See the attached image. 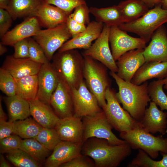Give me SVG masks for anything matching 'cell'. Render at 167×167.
Returning a JSON list of instances; mask_svg holds the SVG:
<instances>
[{
  "mask_svg": "<svg viewBox=\"0 0 167 167\" xmlns=\"http://www.w3.org/2000/svg\"><path fill=\"white\" fill-rule=\"evenodd\" d=\"M109 74L118 85V92L115 94L118 102L132 118L140 121L148 103L151 101L148 94V81L137 85L124 80L115 72L110 71Z\"/></svg>",
  "mask_w": 167,
  "mask_h": 167,
  "instance_id": "1",
  "label": "cell"
},
{
  "mask_svg": "<svg viewBox=\"0 0 167 167\" xmlns=\"http://www.w3.org/2000/svg\"><path fill=\"white\" fill-rule=\"evenodd\" d=\"M126 142L113 145L107 140L95 137L89 138L82 145L81 154L92 158L96 167H117L131 153Z\"/></svg>",
  "mask_w": 167,
  "mask_h": 167,
  "instance_id": "2",
  "label": "cell"
},
{
  "mask_svg": "<svg viewBox=\"0 0 167 167\" xmlns=\"http://www.w3.org/2000/svg\"><path fill=\"white\" fill-rule=\"evenodd\" d=\"M51 63L60 80L71 89L78 88L84 80V59L77 49L54 54Z\"/></svg>",
  "mask_w": 167,
  "mask_h": 167,
  "instance_id": "3",
  "label": "cell"
},
{
  "mask_svg": "<svg viewBox=\"0 0 167 167\" xmlns=\"http://www.w3.org/2000/svg\"><path fill=\"white\" fill-rule=\"evenodd\" d=\"M83 55L84 79L88 88L96 97L100 106L103 109L106 104L105 92L108 88H111V85L108 68L92 58Z\"/></svg>",
  "mask_w": 167,
  "mask_h": 167,
  "instance_id": "4",
  "label": "cell"
},
{
  "mask_svg": "<svg viewBox=\"0 0 167 167\" xmlns=\"http://www.w3.org/2000/svg\"><path fill=\"white\" fill-rule=\"evenodd\" d=\"M120 136L132 149L142 150L153 159L158 157L159 152L167 153V138L153 135L144 130L140 124L131 130L120 132Z\"/></svg>",
  "mask_w": 167,
  "mask_h": 167,
  "instance_id": "5",
  "label": "cell"
},
{
  "mask_svg": "<svg viewBox=\"0 0 167 167\" xmlns=\"http://www.w3.org/2000/svg\"><path fill=\"white\" fill-rule=\"evenodd\" d=\"M167 23V9L162 7L161 4L156 5L138 19L123 23L118 27L126 32L137 34L147 43L154 32L160 27Z\"/></svg>",
  "mask_w": 167,
  "mask_h": 167,
  "instance_id": "6",
  "label": "cell"
},
{
  "mask_svg": "<svg viewBox=\"0 0 167 167\" xmlns=\"http://www.w3.org/2000/svg\"><path fill=\"white\" fill-rule=\"evenodd\" d=\"M83 126V142L95 137L106 139L110 143L119 145L126 143L118 138L113 132V128L102 110L94 114L82 118Z\"/></svg>",
  "mask_w": 167,
  "mask_h": 167,
  "instance_id": "7",
  "label": "cell"
},
{
  "mask_svg": "<svg viewBox=\"0 0 167 167\" xmlns=\"http://www.w3.org/2000/svg\"><path fill=\"white\" fill-rule=\"evenodd\" d=\"M116 92L111 88L105 93L106 104L102 109L108 121L113 128L120 132L131 130L139 125L140 123L121 106Z\"/></svg>",
  "mask_w": 167,
  "mask_h": 167,
  "instance_id": "8",
  "label": "cell"
},
{
  "mask_svg": "<svg viewBox=\"0 0 167 167\" xmlns=\"http://www.w3.org/2000/svg\"><path fill=\"white\" fill-rule=\"evenodd\" d=\"M33 37L41 47L50 62L56 51L72 36L64 23L54 27L41 29Z\"/></svg>",
  "mask_w": 167,
  "mask_h": 167,
  "instance_id": "9",
  "label": "cell"
},
{
  "mask_svg": "<svg viewBox=\"0 0 167 167\" xmlns=\"http://www.w3.org/2000/svg\"><path fill=\"white\" fill-rule=\"evenodd\" d=\"M110 27L104 24L98 38L82 54L89 56L100 62L110 71L117 73L118 67L109 46V35Z\"/></svg>",
  "mask_w": 167,
  "mask_h": 167,
  "instance_id": "10",
  "label": "cell"
},
{
  "mask_svg": "<svg viewBox=\"0 0 167 167\" xmlns=\"http://www.w3.org/2000/svg\"><path fill=\"white\" fill-rule=\"evenodd\" d=\"M109 41L113 56L116 61L128 51L144 49L147 43L140 37H135L129 35L127 32L121 29L118 26L110 27Z\"/></svg>",
  "mask_w": 167,
  "mask_h": 167,
  "instance_id": "11",
  "label": "cell"
},
{
  "mask_svg": "<svg viewBox=\"0 0 167 167\" xmlns=\"http://www.w3.org/2000/svg\"><path fill=\"white\" fill-rule=\"evenodd\" d=\"M74 115L82 118L102 110L95 96L88 88L84 80L77 89H71Z\"/></svg>",
  "mask_w": 167,
  "mask_h": 167,
  "instance_id": "12",
  "label": "cell"
},
{
  "mask_svg": "<svg viewBox=\"0 0 167 167\" xmlns=\"http://www.w3.org/2000/svg\"><path fill=\"white\" fill-rule=\"evenodd\" d=\"M104 24L96 21H92L87 25L86 29L75 36L65 43L58 50L59 52L77 49H86L92 44L101 34Z\"/></svg>",
  "mask_w": 167,
  "mask_h": 167,
  "instance_id": "13",
  "label": "cell"
},
{
  "mask_svg": "<svg viewBox=\"0 0 167 167\" xmlns=\"http://www.w3.org/2000/svg\"><path fill=\"white\" fill-rule=\"evenodd\" d=\"M38 75V91L36 98L50 105L51 96L56 88L59 78L50 62L43 64Z\"/></svg>",
  "mask_w": 167,
  "mask_h": 167,
  "instance_id": "14",
  "label": "cell"
},
{
  "mask_svg": "<svg viewBox=\"0 0 167 167\" xmlns=\"http://www.w3.org/2000/svg\"><path fill=\"white\" fill-rule=\"evenodd\" d=\"M144 49H137L128 51L116 61L117 75L125 81L131 82L135 74L145 62Z\"/></svg>",
  "mask_w": 167,
  "mask_h": 167,
  "instance_id": "15",
  "label": "cell"
},
{
  "mask_svg": "<svg viewBox=\"0 0 167 167\" xmlns=\"http://www.w3.org/2000/svg\"><path fill=\"white\" fill-rule=\"evenodd\" d=\"M50 105L60 119L74 115L71 89L59 80L56 88L51 96Z\"/></svg>",
  "mask_w": 167,
  "mask_h": 167,
  "instance_id": "16",
  "label": "cell"
},
{
  "mask_svg": "<svg viewBox=\"0 0 167 167\" xmlns=\"http://www.w3.org/2000/svg\"><path fill=\"white\" fill-rule=\"evenodd\" d=\"M82 143H75L61 141L55 147L52 154L45 163L46 167H60L81 155Z\"/></svg>",
  "mask_w": 167,
  "mask_h": 167,
  "instance_id": "17",
  "label": "cell"
},
{
  "mask_svg": "<svg viewBox=\"0 0 167 167\" xmlns=\"http://www.w3.org/2000/svg\"><path fill=\"white\" fill-rule=\"evenodd\" d=\"M150 40L144 49L145 62H167V30L164 24L154 32Z\"/></svg>",
  "mask_w": 167,
  "mask_h": 167,
  "instance_id": "18",
  "label": "cell"
},
{
  "mask_svg": "<svg viewBox=\"0 0 167 167\" xmlns=\"http://www.w3.org/2000/svg\"><path fill=\"white\" fill-rule=\"evenodd\" d=\"M149 103L139 122L140 125L146 131L152 134L158 132L164 135L167 129V113L159 109L154 102L151 101Z\"/></svg>",
  "mask_w": 167,
  "mask_h": 167,
  "instance_id": "19",
  "label": "cell"
},
{
  "mask_svg": "<svg viewBox=\"0 0 167 167\" xmlns=\"http://www.w3.org/2000/svg\"><path fill=\"white\" fill-rule=\"evenodd\" d=\"M41 26L36 17H29L7 32L1 38L0 43L13 46L18 41L33 36L41 29Z\"/></svg>",
  "mask_w": 167,
  "mask_h": 167,
  "instance_id": "20",
  "label": "cell"
},
{
  "mask_svg": "<svg viewBox=\"0 0 167 167\" xmlns=\"http://www.w3.org/2000/svg\"><path fill=\"white\" fill-rule=\"evenodd\" d=\"M42 64L29 58H16L7 56L1 68L8 71L15 79L25 76L38 74Z\"/></svg>",
  "mask_w": 167,
  "mask_h": 167,
  "instance_id": "21",
  "label": "cell"
},
{
  "mask_svg": "<svg viewBox=\"0 0 167 167\" xmlns=\"http://www.w3.org/2000/svg\"><path fill=\"white\" fill-rule=\"evenodd\" d=\"M82 118L74 115L60 118L55 128L62 141L83 143V126Z\"/></svg>",
  "mask_w": 167,
  "mask_h": 167,
  "instance_id": "22",
  "label": "cell"
},
{
  "mask_svg": "<svg viewBox=\"0 0 167 167\" xmlns=\"http://www.w3.org/2000/svg\"><path fill=\"white\" fill-rule=\"evenodd\" d=\"M69 15L60 8L44 1L39 7L36 16L41 26L48 28L66 23Z\"/></svg>",
  "mask_w": 167,
  "mask_h": 167,
  "instance_id": "23",
  "label": "cell"
},
{
  "mask_svg": "<svg viewBox=\"0 0 167 167\" xmlns=\"http://www.w3.org/2000/svg\"><path fill=\"white\" fill-rule=\"evenodd\" d=\"M31 115L42 127L54 128L60 118L49 106L37 98L29 101Z\"/></svg>",
  "mask_w": 167,
  "mask_h": 167,
  "instance_id": "24",
  "label": "cell"
},
{
  "mask_svg": "<svg viewBox=\"0 0 167 167\" xmlns=\"http://www.w3.org/2000/svg\"><path fill=\"white\" fill-rule=\"evenodd\" d=\"M167 78V62L151 61L145 62L136 72L131 81L140 85L153 78L162 79Z\"/></svg>",
  "mask_w": 167,
  "mask_h": 167,
  "instance_id": "25",
  "label": "cell"
},
{
  "mask_svg": "<svg viewBox=\"0 0 167 167\" xmlns=\"http://www.w3.org/2000/svg\"><path fill=\"white\" fill-rule=\"evenodd\" d=\"M44 0H10L6 9L13 20L26 17L36 16Z\"/></svg>",
  "mask_w": 167,
  "mask_h": 167,
  "instance_id": "26",
  "label": "cell"
},
{
  "mask_svg": "<svg viewBox=\"0 0 167 167\" xmlns=\"http://www.w3.org/2000/svg\"><path fill=\"white\" fill-rule=\"evenodd\" d=\"M89 9L96 21L110 27L119 26L124 23L122 14L118 5L103 8L91 7Z\"/></svg>",
  "mask_w": 167,
  "mask_h": 167,
  "instance_id": "27",
  "label": "cell"
},
{
  "mask_svg": "<svg viewBox=\"0 0 167 167\" xmlns=\"http://www.w3.org/2000/svg\"><path fill=\"white\" fill-rule=\"evenodd\" d=\"M9 115V121L13 122L24 119L31 115L30 105L27 100L15 95L4 97Z\"/></svg>",
  "mask_w": 167,
  "mask_h": 167,
  "instance_id": "28",
  "label": "cell"
},
{
  "mask_svg": "<svg viewBox=\"0 0 167 167\" xmlns=\"http://www.w3.org/2000/svg\"><path fill=\"white\" fill-rule=\"evenodd\" d=\"M123 16L124 23L134 21L145 14L149 8L139 0H125L118 4Z\"/></svg>",
  "mask_w": 167,
  "mask_h": 167,
  "instance_id": "29",
  "label": "cell"
},
{
  "mask_svg": "<svg viewBox=\"0 0 167 167\" xmlns=\"http://www.w3.org/2000/svg\"><path fill=\"white\" fill-rule=\"evenodd\" d=\"M15 79L16 95L28 101L36 98L38 88L37 74Z\"/></svg>",
  "mask_w": 167,
  "mask_h": 167,
  "instance_id": "30",
  "label": "cell"
},
{
  "mask_svg": "<svg viewBox=\"0 0 167 167\" xmlns=\"http://www.w3.org/2000/svg\"><path fill=\"white\" fill-rule=\"evenodd\" d=\"M13 122L14 130L13 134L17 135L23 139H35L43 128L33 118L29 117Z\"/></svg>",
  "mask_w": 167,
  "mask_h": 167,
  "instance_id": "31",
  "label": "cell"
},
{
  "mask_svg": "<svg viewBox=\"0 0 167 167\" xmlns=\"http://www.w3.org/2000/svg\"><path fill=\"white\" fill-rule=\"evenodd\" d=\"M19 148L41 164L45 161L50 151L36 139H22Z\"/></svg>",
  "mask_w": 167,
  "mask_h": 167,
  "instance_id": "32",
  "label": "cell"
},
{
  "mask_svg": "<svg viewBox=\"0 0 167 167\" xmlns=\"http://www.w3.org/2000/svg\"><path fill=\"white\" fill-rule=\"evenodd\" d=\"M160 161H155L142 150H138L136 156L128 164V167H167V153L160 152Z\"/></svg>",
  "mask_w": 167,
  "mask_h": 167,
  "instance_id": "33",
  "label": "cell"
},
{
  "mask_svg": "<svg viewBox=\"0 0 167 167\" xmlns=\"http://www.w3.org/2000/svg\"><path fill=\"white\" fill-rule=\"evenodd\" d=\"M7 159L17 167H39L41 163L36 161L24 150L17 149L5 153Z\"/></svg>",
  "mask_w": 167,
  "mask_h": 167,
  "instance_id": "34",
  "label": "cell"
},
{
  "mask_svg": "<svg viewBox=\"0 0 167 167\" xmlns=\"http://www.w3.org/2000/svg\"><path fill=\"white\" fill-rule=\"evenodd\" d=\"M162 79L154 80L148 86V94L151 101L159 106L161 110H167V96L163 90Z\"/></svg>",
  "mask_w": 167,
  "mask_h": 167,
  "instance_id": "35",
  "label": "cell"
},
{
  "mask_svg": "<svg viewBox=\"0 0 167 167\" xmlns=\"http://www.w3.org/2000/svg\"><path fill=\"white\" fill-rule=\"evenodd\" d=\"M35 139L49 151L62 141L55 128L43 127Z\"/></svg>",
  "mask_w": 167,
  "mask_h": 167,
  "instance_id": "36",
  "label": "cell"
},
{
  "mask_svg": "<svg viewBox=\"0 0 167 167\" xmlns=\"http://www.w3.org/2000/svg\"><path fill=\"white\" fill-rule=\"evenodd\" d=\"M0 89L7 96L16 95L15 79L7 71L0 69Z\"/></svg>",
  "mask_w": 167,
  "mask_h": 167,
  "instance_id": "37",
  "label": "cell"
},
{
  "mask_svg": "<svg viewBox=\"0 0 167 167\" xmlns=\"http://www.w3.org/2000/svg\"><path fill=\"white\" fill-rule=\"evenodd\" d=\"M29 56L32 61L41 64L50 62L41 46L33 39L28 38Z\"/></svg>",
  "mask_w": 167,
  "mask_h": 167,
  "instance_id": "38",
  "label": "cell"
},
{
  "mask_svg": "<svg viewBox=\"0 0 167 167\" xmlns=\"http://www.w3.org/2000/svg\"><path fill=\"white\" fill-rule=\"evenodd\" d=\"M22 139L19 136L14 134L0 139V153L3 154L19 148Z\"/></svg>",
  "mask_w": 167,
  "mask_h": 167,
  "instance_id": "39",
  "label": "cell"
},
{
  "mask_svg": "<svg viewBox=\"0 0 167 167\" xmlns=\"http://www.w3.org/2000/svg\"><path fill=\"white\" fill-rule=\"evenodd\" d=\"M45 2L55 6L71 14L79 5L86 3L85 0H44Z\"/></svg>",
  "mask_w": 167,
  "mask_h": 167,
  "instance_id": "40",
  "label": "cell"
},
{
  "mask_svg": "<svg viewBox=\"0 0 167 167\" xmlns=\"http://www.w3.org/2000/svg\"><path fill=\"white\" fill-rule=\"evenodd\" d=\"M90 13L89 8L85 3L76 7L70 15L79 23L87 25L90 22Z\"/></svg>",
  "mask_w": 167,
  "mask_h": 167,
  "instance_id": "41",
  "label": "cell"
},
{
  "mask_svg": "<svg viewBox=\"0 0 167 167\" xmlns=\"http://www.w3.org/2000/svg\"><path fill=\"white\" fill-rule=\"evenodd\" d=\"M28 38L18 41L13 45L14 52L13 56L14 58H29Z\"/></svg>",
  "mask_w": 167,
  "mask_h": 167,
  "instance_id": "42",
  "label": "cell"
},
{
  "mask_svg": "<svg viewBox=\"0 0 167 167\" xmlns=\"http://www.w3.org/2000/svg\"><path fill=\"white\" fill-rule=\"evenodd\" d=\"M13 19L5 9L0 8V37L1 38L8 32L11 25Z\"/></svg>",
  "mask_w": 167,
  "mask_h": 167,
  "instance_id": "43",
  "label": "cell"
},
{
  "mask_svg": "<svg viewBox=\"0 0 167 167\" xmlns=\"http://www.w3.org/2000/svg\"><path fill=\"white\" fill-rule=\"evenodd\" d=\"M82 154L61 165L60 167H92L94 163Z\"/></svg>",
  "mask_w": 167,
  "mask_h": 167,
  "instance_id": "44",
  "label": "cell"
},
{
  "mask_svg": "<svg viewBox=\"0 0 167 167\" xmlns=\"http://www.w3.org/2000/svg\"><path fill=\"white\" fill-rule=\"evenodd\" d=\"M66 24L72 38L84 30L87 26V25L76 21L71 17L70 15L67 19Z\"/></svg>",
  "mask_w": 167,
  "mask_h": 167,
  "instance_id": "45",
  "label": "cell"
},
{
  "mask_svg": "<svg viewBox=\"0 0 167 167\" xmlns=\"http://www.w3.org/2000/svg\"><path fill=\"white\" fill-rule=\"evenodd\" d=\"M14 130L13 122L9 121H0V139L13 134Z\"/></svg>",
  "mask_w": 167,
  "mask_h": 167,
  "instance_id": "46",
  "label": "cell"
},
{
  "mask_svg": "<svg viewBox=\"0 0 167 167\" xmlns=\"http://www.w3.org/2000/svg\"><path fill=\"white\" fill-rule=\"evenodd\" d=\"M143 2L149 8H153L156 5L161 3L162 0H139Z\"/></svg>",
  "mask_w": 167,
  "mask_h": 167,
  "instance_id": "47",
  "label": "cell"
},
{
  "mask_svg": "<svg viewBox=\"0 0 167 167\" xmlns=\"http://www.w3.org/2000/svg\"><path fill=\"white\" fill-rule=\"evenodd\" d=\"M2 98L1 96L0 98V121H6L7 117L2 107Z\"/></svg>",
  "mask_w": 167,
  "mask_h": 167,
  "instance_id": "48",
  "label": "cell"
},
{
  "mask_svg": "<svg viewBox=\"0 0 167 167\" xmlns=\"http://www.w3.org/2000/svg\"><path fill=\"white\" fill-rule=\"evenodd\" d=\"M0 167H10L11 166L8 162L6 160L2 154H0Z\"/></svg>",
  "mask_w": 167,
  "mask_h": 167,
  "instance_id": "49",
  "label": "cell"
},
{
  "mask_svg": "<svg viewBox=\"0 0 167 167\" xmlns=\"http://www.w3.org/2000/svg\"><path fill=\"white\" fill-rule=\"evenodd\" d=\"M10 0H0V8L6 10Z\"/></svg>",
  "mask_w": 167,
  "mask_h": 167,
  "instance_id": "50",
  "label": "cell"
},
{
  "mask_svg": "<svg viewBox=\"0 0 167 167\" xmlns=\"http://www.w3.org/2000/svg\"><path fill=\"white\" fill-rule=\"evenodd\" d=\"M5 45L0 43V55H2L5 54L7 51V49L5 46Z\"/></svg>",
  "mask_w": 167,
  "mask_h": 167,
  "instance_id": "51",
  "label": "cell"
},
{
  "mask_svg": "<svg viewBox=\"0 0 167 167\" xmlns=\"http://www.w3.org/2000/svg\"><path fill=\"white\" fill-rule=\"evenodd\" d=\"M161 4L162 8L167 9V0H162Z\"/></svg>",
  "mask_w": 167,
  "mask_h": 167,
  "instance_id": "52",
  "label": "cell"
},
{
  "mask_svg": "<svg viewBox=\"0 0 167 167\" xmlns=\"http://www.w3.org/2000/svg\"><path fill=\"white\" fill-rule=\"evenodd\" d=\"M164 83V88L167 90V78L163 79Z\"/></svg>",
  "mask_w": 167,
  "mask_h": 167,
  "instance_id": "53",
  "label": "cell"
},
{
  "mask_svg": "<svg viewBox=\"0 0 167 167\" xmlns=\"http://www.w3.org/2000/svg\"><path fill=\"white\" fill-rule=\"evenodd\" d=\"M166 134H167V130H166Z\"/></svg>",
  "mask_w": 167,
  "mask_h": 167,
  "instance_id": "54",
  "label": "cell"
}]
</instances>
